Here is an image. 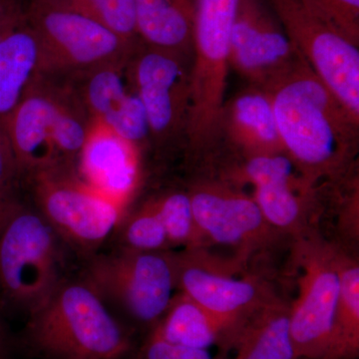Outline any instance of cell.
Wrapping results in <instances>:
<instances>
[{
	"mask_svg": "<svg viewBox=\"0 0 359 359\" xmlns=\"http://www.w3.org/2000/svg\"><path fill=\"white\" fill-rule=\"evenodd\" d=\"M137 334L79 276H66L26 318L18 353L34 359H134Z\"/></svg>",
	"mask_w": 359,
	"mask_h": 359,
	"instance_id": "7a4b0ae2",
	"label": "cell"
},
{
	"mask_svg": "<svg viewBox=\"0 0 359 359\" xmlns=\"http://www.w3.org/2000/svg\"><path fill=\"white\" fill-rule=\"evenodd\" d=\"M55 107V83L39 75L4 125L21 182L36 172L60 165L51 142Z\"/></svg>",
	"mask_w": 359,
	"mask_h": 359,
	"instance_id": "4fadbf2b",
	"label": "cell"
},
{
	"mask_svg": "<svg viewBox=\"0 0 359 359\" xmlns=\"http://www.w3.org/2000/svg\"><path fill=\"white\" fill-rule=\"evenodd\" d=\"M41 45L25 9L0 29V127L4 125L41 67Z\"/></svg>",
	"mask_w": 359,
	"mask_h": 359,
	"instance_id": "2e32d148",
	"label": "cell"
},
{
	"mask_svg": "<svg viewBox=\"0 0 359 359\" xmlns=\"http://www.w3.org/2000/svg\"><path fill=\"white\" fill-rule=\"evenodd\" d=\"M337 250L318 244L299 249V295L290 306V330L297 358L323 359L339 295Z\"/></svg>",
	"mask_w": 359,
	"mask_h": 359,
	"instance_id": "9c48e42d",
	"label": "cell"
},
{
	"mask_svg": "<svg viewBox=\"0 0 359 359\" xmlns=\"http://www.w3.org/2000/svg\"><path fill=\"white\" fill-rule=\"evenodd\" d=\"M299 359H304V358H299Z\"/></svg>",
	"mask_w": 359,
	"mask_h": 359,
	"instance_id": "1f68e13d",
	"label": "cell"
},
{
	"mask_svg": "<svg viewBox=\"0 0 359 359\" xmlns=\"http://www.w3.org/2000/svg\"><path fill=\"white\" fill-rule=\"evenodd\" d=\"M306 179L255 186L252 199L266 223L280 229L292 228L301 221L304 200L299 191L309 189Z\"/></svg>",
	"mask_w": 359,
	"mask_h": 359,
	"instance_id": "603a6c76",
	"label": "cell"
},
{
	"mask_svg": "<svg viewBox=\"0 0 359 359\" xmlns=\"http://www.w3.org/2000/svg\"><path fill=\"white\" fill-rule=\"evenodd\" d=\"M285 152L309 182L339 173L355 153V119L306 62L268 88Z\"/></svg>",
	"mask_w": 359,
	"mask_h": 359,
	"instance_id": "6da1fadb",
	"label": "cell"
},
{
	"mask_svg": "<svg viewBox=\"0 0 359 359\" xmlns=\"http://www.w3.org/2000/svg\"><path fill=\"white\" fill-rule=\"evenodd\" d=\"M150 332L174 346L208 351L217 346L224 355L231 351V337L226 327L183 292L174 295Z\"/></svg>",
	"mask_w": 359,
	"mask_h": 359,
	"instance_id": "ac0fdd59",
	"label": "cell"
},
{
	"mask_svg": "<svg viewBox=\"0 0 359 359\" xmlns=\"http://www.w3.org/2000/svg\"><path fill=\"white\" fill-rule=\"evenodd\" d=\"M152 200L170 245H185L187 250H198L207 242L194 218L188 193L172 191Z\"/></svg>",
	"mask_w": 359,
	"mask_h": 359,
	"instance_id": "cb8c5ba5",
	"label": "cell"
},
{
	"mask_svg": "<svg viewBox=\"0 0 359 359\" xmlns=\"http://www.w3.org/2000/svg\"><path fill=\"white\" fill-rule=\"evenodd\" d=\"M135 15L142 43L192 59L195 0H135Z\"/></svg>",
	"mask_w": 359,
	"mask_h": 359,
	"instance_id": "e0dca14e",
	"label": "cell"
},
{
	"mask_svg": "<svg viewBox=\"0 0 359 359\" xmlns=\"http://www.w3.org/2000/svg\"><path fill=\"white\" fill-rule=\"evenodd\" d=\"M304 62L266 0H238L230 67L252 86L266 89Z\"/></svg>",
	"mask_w": 359,
	"mask_h": 359,
	"instance_id": "30bf717a",
	"label": "cell"
},
{
	"mask_svg": "<svg viewBox=\"0 0 359 359\" xmlns=\"http://www.w3.org/2000/svg\"><path fill=\"white\" fill-rule=\"evenodd\" d=\"M226 138L247 157L285 153L268 92L250 85L224 102L219 125Z\"/></svg>",
	"mask_w": 359,
	"mask_h": 359,
	"instance_id": "9a60e30c",
	"label": "cell"
},
{
	"mask_svg": "<svg viewBox=\"0 0 359 359\" xmlns=\"http://www.w3.org/2000/svg\"><path fill=\"white\" fill-rule=\"evenodd\" d=\"M23 9L18 0H0V29Z\"/></svg>",
	"mask_w": 359,
	"mask_h": 359,
	"instance_id": "4dcf8cb0",
	"label": "cell"
},
{
	"mask_svg": "<svg viewBox=\"0 0 359 359\" xmlns=\"http://www.w3.org/2000/svg\"><path fill=\"white\" fill-rule=\"evenodd\" d=\"M127 62L98 66L60 80L74 91L92 119L105 124L121 109L131 91L126 83Z\"/></svg>",
	"mask_w": 359,
	"mask_h": 359,
	"instance_id": "ffe728a7",
	"label": "cell"
},
{
	"mask_svg": "<svg viewBox=\"0 0 359 359\" xmlns=\"http://www.w3.org/2000/svg\"><path fill=\"white\" fill-rule=\"evenodd\" d=\"M192 59L140 42L126 65L130 88L147 115L150 138L165 143L186 134Z\"/></svg>",
	"mask_w": 359,
	"mask_h": 359,
	"instance_id": "ba28073f",
	"label": "cell"
},
{
	"mask_svg": "<svg viewBox=\"0 0 359 359\" xmlns=\"http://www.w3.org/2000/svg\"><path fill=\"white\" fill-rule=\"evenodd\" d=\"M339 295L332 334L323 359H358L359 356V266L337 252Z\"/></svg>",
	"mask_w": 359,
	"mask_h": 359,
	"instance_id": "44dd1931",
	"label": "cell"
},
{
	"mask_svg": "<svg viewBox=\"0 0 359 359\" xmlns=\"http://www.w3.org/2000/svg\"><path fill=\"white\" fill-rule=\"evenodd\" d=\"M173 259L176 289L223 323L230 334L231 351L247 320L273 299L256 280L233 278L202 264L196 250L173 254Z\"/></svg>",
	"mask_w": 359,
	"mask_h": 359,
	"instance_id": "8fae6325",
	"label": "cell"
},
{
	"mask_svg": "<svg viewBox=\"0 0 359 359\" xmlns=\"http://www.w3.org/2000/svg\"><path fill=\"white\" fill-rule=\"evenodd\" d=\"M25 20L41 45L40 76L65 79L98 66L127 62L141 41L122 39L57 0H29Z\"/></svg>",
	"mask_w": 359,
	"mask_h": 359,
	"instance_id": "5b68a950",
	"label": "cell"
},
{
	"mask_svg": "<svg viewBox=\"0 0 359 359\" xmlns=\"http://www.w3.org/2000/svg\"><path fill=\"white\" fill-rule=\"evenodd\" d=\"M6 314L0 309V359H13L18 353V339L7 325Z\"/></svg>",
	"mask_w": 359,
	"mask_h": 359,
	"instance_id": "f546056e",
	"label": "cell"
},
{
	"mask_svg": "<svg viewBox=\"0 0 359 359\" xmlns=\"http://www.w3.org/2000/svg\"><path fill=\"white\" fill-rule=\"evenodd\" d=\"M20 172L13 149L4 130L0 127V226L14 204L20 199Z\"/></svg>",
	"mask_w": 359,
	"mask_h": 359,
	"instance_id": "83f0119b",
	"label": "cell"
},
{
	"mask_svg": "<svg viewBox=\"0 0 359 359\" xmlns=\"http://www.w3.org/2000/svg\"><path fill=\"white\" fill-rule=\"evenodd\" d=\"M75 171L85 184L127 211L140 183L139 149L93 120Z\"/></svg>",
	"mask_w": 359,
	"mask_h": 359,
	"instance_id": "7c38bea8",
	"label": "cell"
},
{
	"mask_svg": "<svg viewBox=\"0 0 359 359\" xmlns=\"http://www.w3.org/2000/svg\"><path fill=\"white\" fill-rule=\"evenodd\" d=\"M32 205L48 222L71 254L93 256L114 235L125 211L85 184L75 168L55 165L25 180Z\"/></svg>",
	"mask_w": 359,
	"mask_h": 359,
	"instance_id": "8992f818",
	"label": "cell"
},
{
	"mask_svg": "<svg viewBox=\"0 0 359 359\" xmlns=\"http://www.w3.org/2000/svg\"><path fill=\"white\" fill-rule=\"evenodd\" d=\"M306 65L359 120V48L299 0H266Z\"/></svg>",
	"mask_w": 359,
	"mask_h": 359,
	"instance_id": "52a82bcc",
	"label": "cell"
},
{
	"mask_svg": "<svg viewBox=\"0 0 359 359\" xmlns=\"http://www.w3.org/2000/svg\"><path fill=\"white\" fill-rule=\"evenodd\" d=\"M112 238H117V249L134 252H166L171 247L153 200L127 210Z\"/></svg>",
	"mask_w": 359,
	"mask_h": 359,
	"instance_id": "7402d4cb",
	"label": "cell"
},
{
	"mask_svg": "<svg viewBox=\"0 0 359 359\" xmlns=\"http://www.w3.org/2000/svg\"><path fill=\"white\" fill-rule=\"evenodd\" d=\"M66 245L32 203L20 200L0 226V309L27 318L67 276Z\"/></svg>",
	"mask_w": 359,
	"mask_h": 359,
	"instance_id": "3957f363",
	"label": "cell"
},
{
	"mask_svg": "<svg viewBox=\"0 0 359 359\" xmlns=\"http://www.w3.org/2000/svg\"><path fill=\"white\" fill-rule=\"evenodd\" d=\"M188 194L194 218L207 240L244 247L259 242L268 231L257 203L245 194L218 184L198 185Z\"/></svg>",
	"mask_w": 359,
	"mask_h": 359,
	"instance_id": "5bb4252c",
	"label": "cell"
},
{
	"mask_svg": "<svg viewBox=\"0 0 359 359\" xmlns=\"http://www.w3.org/2000/svg\"><path fill=\"white\" fill-rule=\"evenodd\" d=\"M233 359H297L290 330V306L271 299L245 323Z\"/></svg>",
	"mask_w": 359,
	"mask_h": 359,
	"instance_id": "d6986e66",
	"label": "cell"
},
{
	"mask_svg": "<svg viewBox=\"0 0 359 359\" xmlns=\"http://www.w3.org/2000/svg\"><path fill=\"white\" fill-rule=\"evenodd\" d=\"M299 1L314 15L359 46V0Z\"/></svg>",
	"mask_w": 359,
	"mask_h": 359,
	"instance_id": "484cf974",
	"label": "cell"
},
{
	"mask_svg": "<svg viewBox=\"0 0 359 359\" xmlns=\"http://www.w3.org/2000/svg\"><path fill=\"white\" fill-rule=\"evenodd\" d=\"M241 178L255 186L278 182L297 181L299 168L287 153L247 157Z\"/></svg>",
	"mask_w": 359,
	"mask_h": 359,
	"instance_id": "4316f807",
	"label": "cell"
},
{
	"mask_svg": "<svg viewBox=\"0 0 359 359\" xmlns=\"http://www.w3.org/2000/svg\"><path fill=\"white\" fill-rule=\"evenodd\" d=\"M134 359H226L224 354L212 356L208 349L187 348L169 344L149 332L139 344Z\"/></svg>",
	"mask_w": 359,
	"mask_h": 359,
	"instance_id": "f1b7e54d",
	"label": "cell"
},
{
	"mask_svg": "<svg viewBox=\"0 0 359 359\" xmlns=\"http://www.w3.org/2000/svg\"><path fill=\"white\" fill-rule=\"evenodd\" d=\"M120 323L147 335L167 311L176 289L173 254L114 248L82 261L78 275Z\"/></svg>",
	"mask_w": 359,
	"mask_h": 359,
	"instance_id": "277c9868",
	"label": "cell"
},
{
	"mask_svg": "<svg viewBox=\"0 0 359 359\" xmlns=\"http://www.w3.org/2000/svg\"><path fill=\"white\" fill-rule=\"evenodd\" d=\"M93 18L128 41L138 42L135 0H57Z\"/></svg>",
	"mask_w": 359,
	"mask_h": 359,
	"instance_id": "d4e9b609",
	"label": "cell"
}]
</instances>
